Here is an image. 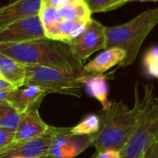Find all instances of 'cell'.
Here are the masks:
<instances>
[{"instance_id": "6da1fadb", "label": "cell", "mask_w": 158, "mask_h": 158, "mask_svg": "<svg viewBox=\"0 0 158 158\" xmlns=\"http://www.w3.org/2000/svg\"><path fill=\"white\" fill-rule=\"evenodd\" d=\"M144 111V101L140 98L137 85L134 92V104L128 106L123 101L111 102L100 112V130L93 135L94 146L97 153L106 150L121 151L136 131Z\"/></svg>"}, {"instance_id": "7a4b0ae2", "label": "cell", "mask_w": 158, "mask_h": 158, "mask_svg": "<svg viewBox=\"0 0 158 158\" xmlns=\"http://www.w3.org/2000/svg\"><path fill=\"white\" fill-rule=\"evenodd\" d=\"M0 53L25 66H44L74 73H86L67 42L39 38L19 44H0Z\"/></svg>"}, {"instance_id": "3957f363", "label": "cell", "mask_w": 158, "mask_h": 158, "mask_svg": "<svg viewBox=\"0 0 158 158\" xmlns=\"http://www.w3.org/2000/svg\"><path fill=\"white\" fill-rule=\"evenodd\" d=\"M158 24V7L147 9L130 21L106 28V47H118L126 52L119 67L134 63L139 51L149 33Z\"/></svg>"}, {"instance_id": "277c9868", "label": "cell", "mask_w": 158, "mask_h": 158, "mask_svg": "<svg viewBox=\"0 0 158 158\" xmlns=\"http://www.w3.org/2000/svg\"><path fill=\"white\" fill-rule=\"evenodd\" d=\"M143 89V115L136 131L120 151L121 158L142 157L150 146L158 143V98L154 95L153 85L147 84Z\"/></svg>"}, {"instance_id": "5b68a950", "label": "cell", "mask_w": 158, "mask_h": 158, "mask_svg": "<svg viewBox=\"0 0 158 158\" xmlns=\"http://www.w3.org/2000/svg\"><path fill=\"white\" fill-rule=\"evenodd\" d=\"M25 69L24 85H37L46 94L81 96V81L86 73L79 74L56 68L33 65L25 66Z\"/></svg>"}, {"instance_id": "8992f818", "label": "cell", "mask_w": 158, "mask_h": 158, "mask_svg": "<svg viewBox=\"0 0 158 158\" xmlns=\"http://www.w3.org/2000/svg\"><path fill=\"white\" fill-rule=\"evenodd\" d=\"M70 129L52 127V141L47 157L74 158L94 144L93 135H74Z\"/></svg>"}, {"instance_id": "52a82bcc", "label": "cell", "mask_w": 158, "mask_h": 158, "mask_svg": "<svg viewBox=\"0 0 158 158\" xmlns=\"http://www.w3.org/2000/svg\"><path fill=\"white\" fill-rule=\"evenodd\" d=\"M73 56L81 63L95 52L106 47V27L91 19L85 31L76 39L68 43Z\"/></svg>"}, {"instance_id": "ba28073f", "label": "cell", "mask_w": 158, "mask_h": 158, "mask_svg": "<svg viewBox=\"0 0 158 158\" xmlns=\"http://www.w3.org/2000/svg\"><path fill=\"white\" fill-rule=\"evenodd\" d=\"M45 37L39 16L19 19L0 31V44L24 43Z\"/></svg>"}, {"instance_id": "9c48e42d", "label": "cell", "mask_w": 158, "mask_h": 158, "mask_svg": "<svg viewBox=\"0 0 158 158\" xmlns=\"http://www.w3.org/2000/svg\"><path fill=\"white\" fill-rule=\"evenodd\" d=\"M52 141V127L42 136L22 142L13 143L0 151V158H46Z\"/></svg>"}, {"instance_id": "30bf717a", "label": "cell", "mask_w": 158, "mask_h": 158, "mask_svg": "<svg viewBox=\"0 0 158 158\" xmlns=\"http://www.w3.org/2000/svg\"><path fill=\"white\" fill-rule=\"evenodd\" d=\"M41 6L42 0H15L0 6V31L19 19L37 16Z\"/></svg>"}, {"instance_id": "8fae6325", "label": "cell", "mask_w": 158, "mask_h": 158, "mask_svg": "<svg viewBox=\"0 0 158 158\" xmlns=\"http://www.w3.org/2000/svg\"><path fill=\"white\" fill-rule=\"evenodd\" d=\"M38 108L39 106H35L23 114L15 131L13 143H22L38 138L48 131L49 126L40 117Z\"/></svg>"}, {"instance_id": "7c38bea8", "label": "cell", "mask_w": 158, "mask_h": 158, "mask_svg": "<svg viewBox=\"0 0 158 158\" xmlns=\"http://www.w3.org/2000/svg\"><path fill=\"white\" fill-rule=\"evenodd\" d=\"M46 94V92L37 85H24L13 90L8 94L6 102L19 114H24L30 108L40 106Z\"/></svg>"}, {"instance_id": "4fadbf2b", "label": "cell", "mask_w": 158, "mask_h": 158, "mask_svg": "<svg viewBox=\"0 0 158 158\" xmlns=\"http://www.w3.org/2000/svg\"><path fill=\"white\" fill-rule=\"evenodd\" d=\"M125 57L126 52L121 48H106L94 59L84 65L83 69L89 74H104L113 67L119 65Z\"/></svg>"}, {"instance_id": "5bb4252c", "label": "cell", "mask_w": 158, "mask_h": 158, "mask_svg": "<svg viewBox=\"0 0 158 158\" xmlns=\"http://www.w3.org/2000/svg\"><path fill=\"white\" fill-rule=\"evenodd\" d=\"M108 76L105 74H89L83 77L81 82L85 85L87 92L96 99L103 106V110L106 109L111 102L108 100Z\"/></svg>"}, {"instance_id": "9a60e30c", "label": "cell", "mask_w": 158, "mask_h": 158, "mask_svg": "<svg viewBox=\"0 0 158 158\" xmlns=\"http://www.w3.org/2000/svg\"><path fill=\"white\" fill-rule=\"evenodd\" d=\"M0 74L15 89L20 88L25 82V65L0 53Z\"/></svg>"}, {"instance_id": "2e32d148", "label": "cell", "mask_w": 158, "mask_h": 158, "mask_svg": "<svg viewBox=\"0 0 158 158\" xmlns=\"http://www.w3.org/2000/svg\"><path fill=\"white\" fill-rule=\"evenodd\" d=\"M57 12L61 19H89L92 18V12L84 0L62 6L57 8Z\"/></svg>"}, {"instance_id": "e0dca14e", "label": "cell", "mask_w": 158, "mask_h": 158, "mask_svg": "<svg viewBox=\"0 0 158 158\" xmlns=\"http://www.w3.org/2000/svg\"><path fill=\"white\" fill-rule=\"evenodd\" d=\"M22 116L6 101L0 104V129L16 131Z\"/></svg>"}, {"instance_id": "ac0fdd59", "label": "cell", "mask_w": 158, "mask_h": 158, "mask_svg": "<svg viewBox=\"0 0 158 158\" xmlns=\"http://www.w3.org/2000/svg\"><path fill=\"white\" fill-rule=\"evenodd\" d=\"M101 120L99 115L90 114L85 117L78 125L70 129L74 135H94L100 130Z\"/></svg>"}, {"instance_id": "d6986e66", "label": "cell", "mask_w": 158, "mask_h": 158, "mask_svg": "<svg viewBox=\"0 0 158 158\" xmlns=\"http://www.w3.org/2000/svg\"><path fill=\"white\" fill-rule=\"evenodd\" d=\"M143 67L146 75L158 80V45L146 50L143 56Z\"/></svg>"}, {"instance_id": "ffe728a7", "label": "cell", "mask_w": 158, "mask_h": 158, "mask_svg": "<svg viewBox=\"0 0 158 158\" xmlns=\"http://www.w3.org/2000/svg\"><path fill=\"white\" fill-rule=\"evenodd\" d=\"M89 6L92 14L99 12H107L115 10L125 4L131 2V0H84Z\"/></svg>"}, {"instance_id": "44dd1931", "label": "cell", "mask_w": 158, "mask_h": 158, "mask_svg": "<svg viewBox=\"0 0 158 158\" xmlns=\"http://www.w3.org/2000/svg\"><path fill=\"white\" fill-rule=\"evenodd\" d=\"M38 16L41 19L43 27L54 24L61 19L58 16L57 8L49 3H42Z\"/></svg>"}, {"instance_id": "7402d4cb", "label": "cell", "mask_w": 158, "mask_h": 158, "mask_svg": "<svg viewBox=\"0 0 158 158\" xmlns=\"http://www.w3.org/2000/svg\"><path fill=\"white\" fill-rule=\"evenodd\" d=\"M15 131L0 129V151L13 143Z\"/></svg>"}, {"instance_id": "603a6c76", "label": "cell", "mask_w": 158, "mask_h": 158, "mask_svg": "<svg viewBox=\"0 0 158 158\" xmlns=\"http://www.w3.org/2000/svg\"><path fill=\"white\" fill-rule=\"evenodd\" d=\"M93 158H121L120 152L116 150H106L103 152L96 153Z\"/></svg>"}, {"instance_id": "cb8c5ba5", "label": "cell", "mask_w": 158, "mask_h": 158, "mask_svg": "<svg viewBox=\"0 0 158 158\" xmlns=\"http://www.w3.org/2000/svg\"><path fill=\"white\" fill-rule=\"evenodd\" d=\"M81 1H83V0H49L47 3H49L53 6L58 8V7H60L62 6H65V5L76 4V3H80Z\"/></svg>"}, {"instance_id": "d4e9b609", "label": "cell", "mask_w": 158, "mask_h": 158, "mask_svg": "<svg viewBox=\"0 0 158 158\" xmlns=\"http://www.w3.org/2000/svg\"><path fill=\"white\" fill-rule=\"evenodd\" d=\"M143 158H158V143H156L152 146H150L146 150Z\"/></svg>"}, {"instance_id": "484cf974", "label": "cell", "mask_w": 158, "mask_h": 158, "mask_svg": "<svg viewBox=\"0 0 158 158\" xmlns=\"http://www.w3.org/2000/svg\"><path fill=\"white\" fill-rule=\"evenodd\" d=\"M15 90L14 88H0V104L6 101L8 94Z\"/></svg>"}, {"instance_id": "4316f807", "label": "cell", "mask_w": 158, "mask_h": 158, "mask_svg": "<svg viewBox=\"0 0 158 158\" xmlns=\"http://www.w3.org/2000/svg\"><path fill=\"white\" fill-rule=\"evenodd\" d=\"M0 88H14V87L4 79H0Z\"/></svg>"}, {"instance_id": "83f0119b", "label": "cell", "mask_w": 158, "mask_h": 158, "mask_svg": "<svg viewBox=\"0 0 158 158\" xmlns=\"http://www.w3.org/2000/svg\"><path fill=\"white\" fill-rule=\"evenodd\" d=\"M131 2H158V0H131Z\"/></svg>"}, {"instance_id": "f1b7e54d", "label": "cell", "mask_w": 158, "mask_h": 158, "mask_svg": "<svg viewBox=\"0 0 158 158\" xmlns=\"http://www.w3.org/2000/svg\"><path fill=\"white\" fill-rule=\"evenodd\" d=\"M49 0H42V3H47Z\"/></svg>"}, {"instance_id": "f546056e", "label": "cell", "mask_w": 158, "mask_h": 158, "mask_svg": "<svg viewBox=\"0 0 158 158\" xmlns=\"http://www.w3.org/2000/svg\"><path fill=\"white\" fill-rule=\"evenodd\" d=\"M0 79H3V78H2V76H1V74H0Z\"/></svg>"}, {"instance_id": "4dcf8cb0", "label": "cell", "mask_w": 158, "mask_h": 158, "mask_svg": "<svg viewBox=\"0 0 158 158\" xmlns=\"http://www.w3.org/2000/svg\"><path fill=\"white\" fill-rule=\"evenodd\" d=\"M143 156H142V157H139V158H143Z\"/></svg>"}, {"instance_id": "1f68e13d", "label": "cell", "mask_w": 158, "mask_h": 158, "mask_svg": "<svg viewBox=\"0 0 158 158\" xmlns=\"http://www.w3.org/2000/svg\"><path fill=\"white\" fill-rule=\"evenodd\" d=\"M46 158H50V157H46Z\"/></svg>"}]
</instances>
